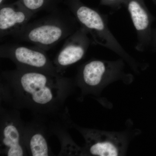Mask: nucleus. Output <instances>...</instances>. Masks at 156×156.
I'll list each match as a JSON object with an SVG mask.
<instances>
[{
  "instance_id": "39448f33",
  "label": "nucleus",
  "mask_w": 156,
  "mask_h": 156,
  "mask_svg": "<svg viewBox=\"0 0 156 156\" xmlns=\"http://www.w3.org/2000/svg\"><path fill=\"white\" fill-rule=\"evenodd\" d=\"M0 56L10 59L18 69L37 71L52 74H59L46 51L36 46L5 44L0 48Z\"/></svg>"
},
{
  "instance_id": "423d86ee",
  "label": "nucleus",
  "mask_w": 156,
  "mask_h": 156,
  "mask_svg": "<svg viewBox=\"0 0 156 156\" xmlns=\"http://www.w3.org/2000/svg\"><path fill=\"white\" fill-rule=\"evenodd\" d=\"M90 42L88 32L81 27L69 36L53 61L57 72L62 75L66 69L83 58Z\"/></svg>"
},
{
  "instance_id": "9d476101",
  "label": "nucleus",
  "mask_w": 156,
  "mask_h": 156,
  "mask_svg": "<svg viewBox=\"0 0 156 156\" xmlns=\"http://www.w3.org/2000/svg\"><path fill=\"white\" fill-rule=\"evenodd\" d=\"M118 63L97 59L88 62L80 70L78 82L84 87L96 88L108 76L114 75Z\"/></svg>"
},
{
  "instance_id": "9b49d317",
  "label": "nucleus",
  "mask_w": 156,
  "mask_h": 156,
  "mask_svg": "<svg viewBox=\"0 0 156 156\" xmlns=\"http://www.w3.org/2000/svg\"><path fill=\"white\" fill-rule=\"evenodd\" d=\"M80 131L86 138L89 154L98 156L119 155V149L116 146L108 140L99 139L96 131L82 129Z\"/></svg>"
},
{
  "instance_id": "4468645a",
  "label": "nucleus",
  "mask_w": 156,
  "mask_h": 156,
  "mask_svg": "<svg viewBox=\"0 0 156 156\" xmlns=\"http://www.w3.org/2000/svg\"><path fill=\"white\" fill-rule=\"evenodd\" d=\"M7 0H0V5H2L3 4H5Z\"/></svg>"
},
{
  "instance_id": "7ed1b4c3",
  "label": "nucleus",
  "mask_w": 156,
  "mask_h": 156,
  "mask_svg": "<svg viewBox=\"0 0 156 156\" xmlns=\"http://www.w3.org/2000/svg\"><path fill=\"white\" fill-rule=\"evenodd\" d=\"M64 4L80 27L91 35L93 43L107 48L124 58L131 59L109 28L105 15L86 5L80 0H65Z\"/></svg>"
},
{
  "instance_id": "20e7f679",
  "label": "nucleus",
  "mask_w": 156,
  "mask_h": 156,
  "mask_svg": "<svg viewBox=\"0 0 156 156\" xmlns=\"http://www.w3.org/2000/svg\"><path fill=\"white\" fill-rule=\"evenodd\" d=\"M25 123L19 110L5 108L0 110V154L8 156H28L23 140Z\"/></svg>"
},
{
  "instance_id": "f8f14e48",
  "label": "nucleus",
  "mask_w": 156,
  "mask_h": 156,
  "mask_svg": "<svg viewBox=\"0 0 156 156\" xmlns=\"http://www.w3.org/2000/svg\"><path fill=\"white\" fill-rule=\"evenodd\" d=\"M61 0H19L27 10L34 14L42 11H53Z\"/></svg>"
},
{
  "instance_id": "6e6552de",
  "label": "nucleus",
  "mask_w": 156,
  "mask_h": 156,
  "mask_svg": "<svg viewBox=\"0 0 156 156\" xmlns=\"http://www.w3.org/2000/svg\"><path fill=\"white\" fill-rule=\"evenodd\" d=\"M50 134L48 126L41 120L35 118L32 122L25 123L23 140L28 155H53L48 142Z\"/></svg>"
},
{
  "instance_id": "ddd939ff",
  "label": "nucleus",
  "mask_w": 156,
  "mask_h": 156,
  "mask_svg": "<svg viewBox=\"0 0 156 156\" xmlns=\"http://www.w3.org/2000/svg\"><path fill=\"white\" fill-rule=\"evenodd\" d=\"M101 5L108 6L114 10H118L122 7L121 0H100Z\"/></svg>"
},
{
  "instance_id": "f257e3e1",
  "label": "nucleus",
  "mask_w": 156,
  "mask_h": 156,
  "mask_svg": "<svg viewBox=\"0 0 156 156\" xmlns=\"http://www.w3.org/2000/svg\"><path fill=\"white\" fill-rule=\"evenodd\" d=\"M70 79L60 74L16 69L1 74V102L11 108L28 110L45 122H66V101L72 89Z\"/></svg>"
},
{
  "instance_id": "1a4fd4ad",
  "label": "nucleus",
  "mask_w": 156,
  "mask_h": 156,
  "mask_svg": "<svg viewBox=\"0 0 156 156\" xmlns=\"http://www.w3.org/2000/svg\"><path fill=\"white\" fill-rule=\"evenodd\" d=\"M130 14L136 33L135 48L142 52L146 48L149 40L151 17L144 0H121Z\"/></svg>"
},
{
  "instance_id": "0eeeda50",
  "label": "nucleus",
  "mask_w": 156,
  "mask_h": 156,
  "mask_svg": "<svg viewBox=\"0 0 156 156\" xmlns=\"http://www.w3.org/2000/svg\"><path fill=\"white\" fill-rule=\"evenodd\" d=\"M34 14L17 0L0 5V36L14 37L27 25Z\"/></svg>"
},
{
  "instance_id": "f03ea898",
  "label": "nucleus",
  "mask_w": 156,
  "mask_h": 156,
  "mask_svg": "<svg viewBox=\"0 0 156 156\" xmlns=\"http://www.w3.org/2000/svg\"><path fill=\"white\" fill-rule=\"evenodd\" d=\"M72 22L57 13L56 9L50 15L29 23L14 37L47 51L76 30L75 23Z\"/></svg>"
}]
</instances>
